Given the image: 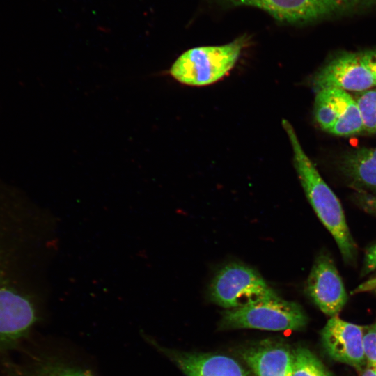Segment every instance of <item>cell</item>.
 I'll return each instance as SVG.
<instances>
[{"label":"cell","instance_id":"obj_8","mask_svg":"<svg viewBox=\"0 0 376 376\" xmlns=\"http://www.w3.org/2000/svg\"><path fill=\"white\" fill-rule=\"evenodd\" d=\"M363 327L331 317L321 331V340L327 354L360 373L366 368L363 345Z\"/></svg>","mask_w":376,"mask_h":376},{"label":"cell","instance_id":"obj_15","mask_svg":"<svg viewBox=\"0 0 376 376\" xmlns=\"http://www.w3.org/2000/svg\"><path fill=\"white\" fill-rule=\"evenodd\" d=\"M363 132V122L356 100L346 91L343 95L341 113L329 133L347 136Z\"/></svg>","mask_w":376,"mask_h":376},{"label":"cell","instance_id":"obj_22","mask_svg":"<svg viewBox=\"0 0 376 376\" xmlns=\"http://www.w3.org/2000/svg\"><path fill=\"white\" fill-rule=\"evenodd\" d=\"M376 288V274L368 279L366 281L358 285L353 291L352 294L372 292Z\"/></svg>","mask_w":376,"mask_h":376},{"label":"cell","instance_id":"obj_5","mask_svg":"<svg viewBox=\"0 0 376 376\" xmlns=\"http://www.w3.org/2000/svg\"><path fill=\"white\" fill-rule=\"evenodd\" d=\"M209 294L214 302L229 309L277 295L257 271L237 263L228 264L217 272Z\"/></svg>","mask_w":376,"mask_h":376},{"label":"cell","instance_id":"obj_6","mask_svg":"<svg viewBox=\"0 0 376 376\" xmlns=\"http://www.w3.org/2000/svg\"><path fill=\"white\" fill-rule=\"evenodd\" d=\"M375 86L372 74L363 63L360 52H343L330 59L313 76L315 92L336 88L363 92Z\"/></svg>","mask_w":376,"mask_h":376},{"label":"cell","instance_id":"obj_24","mask_svg":"<svg viewBox=\"0 0 376 376\" xmlns=\"http://www.w3.org/2000/svg\"><path fill=\"white\" fill-rule=\"evenodd\" d=\"M372 292H373L376 295V288L374 290H373Z\"/></svg>","mask_w":376,"mask_h":376},{"label":"cell","instance_id":"obj_19","mask_svg":"<svg viewBox=\"0 0 376 376\" xmlns=\"http://www.w3.org/2000/svg\"><path fill=\"white\" fill-rule=\"evenodd\" d=\"M356 200L363 210L376 216V195L361 192Z\"/></svg>","mask_w":376,"mask_h":376},{"label":"cell","instance_id":"obj_14","mask_svg":"<svg viewBox=\"0 0 376 376\" xmlns=\"http://www.w3.org/2000/svg\"><path fill=\"white\" fill-rule=\"evenodd\" d=\"M7 376H93L88 370L65 366L52 362L6 363Z\"/></svg>","mask_w":376,"mask_h":376},{"label":"cell","instance_id":"obj_16","mask_svg":"<svg viewBox=\"0 0 376 376\" xmlns=\"http://www.w3.org/2000/svg\"><path fill=\"white\" fill-rule=\"evenodd\" d=\"M291 376H332V375L309 350L297 347L292 352Z\"/></svg>","mask_w":376,"mask_h":376},{"label":"cell","instance_id":"obj_3","mask_svg":"<svg viewBox=\"0 0 376 376\" xmlns=\"http://www.w3.org/2000/svg\"><path fill=\"white\" fill-rule=\"evenodd\" d=\"M246 42V37L241 36L222 45L191 48L175 61L170 75L178 82L188 86L213 84L235 66Z\"/></svg>","mask_w":376,"mask_h":376},{"label":"cell","instance_id":"obj_21","mask_svg":"<svg viewBox=\"0 0 376 376\" xmlns=\"http://www.w3.org/2000/svg\"><path fill=\"white\" fill-rule=\"evenodd\" d=\"M376 270V243L369 247L364 258L363 274L366 275Z\"/></svg>","mask_w":376,"mask_h":376},{"label":"cell","instance_id":"obj_4","mask_svg":"<svg viewBox=\"0 0 376 376\" xmlns=\"http://www.w3.org/2000/svg\"><path fill=\"white\" fill-rule=\"evenodd\" d=\"M307 316L297 303L278 295L226 311L223 322L231 328L268 331L299 330L306 326Z\"/></svg>","mask_w":376,"mask_h":376},{"label":"cell","instance_id":"obj_7","mask_svg":"<svg viewBox=\"0 0 376 376\" xmlns=\"http://www.w3.org/2000/svg\"><path fill=\"white\" fill-rule=\"evenodd\" d=\"M306 292L324 314L337 316L347 301V295L332 258L320 254L311 269Z\"/></svg>","mask_w":376,"mask_h":376},{"label":"cell","instance_id":"obj_12","mask_svg":"<svg viewBox=\"0 0 376 376\" xmlns=\"http://www.w3.org/2000/svg\"><path fill=\"white\" fill-rule=\"evenodd\" d=\"M339 166L344 175L354 184L376 191V147L348 151L340 158Z\"/></svg>","mask_w":376,"mask_h":376},{"label":"cell","instance_id":"obj_1","mask_svg":"<svg viewBox=\"0 0 376 376\" xmlns=\"http://www.w3.org/2000/svg\"><path fill=\"white\" fill-rule=\"evenodd\" d=\"M36 218L19 189L0 182V351L19 343L38 317L32 280Z\"/></svg>","mask_w":376,"mask_h":376},{"label":"cell","instance_id":"obj_11","mask_svg":"<svg viewBox=\"0 0 376 376\" xmlns=\"http://www.w3.org/2000/svg\"><path fill=\"white\" fill-rule=\"evenodd\" d=\"M244 359L256 376H291L292 352L281 346L250 350Z\"/></svg>","mask_w":376,"mask_h":376},{"label":"cell","instance_id":"obj_17","mask_svg":"<svg viewBox=\"0 0 376 376\" xmlns=\"http://www.w3.org/2000/svg\"><path fill=\"white\" fill-rule=\"evenodd\" d=\"M355 100L362 118L363 131L376 134V88L362 92Z\"/></svg>","mask_w":376,"mask_h":376},{"label":"cell","instance_id":"obj_20","mask_svg":"<svg viewBox=\"0 0 376 376\" xmlns=\"http://www.w3.org/2000/svg\"><path fill=\"white\" fill-rule=\"evenodd\" d=\"M360 55L363 63L372 74L376 86V49L360 52Z\"/></svg>","mask_w":376,"mask_h":376},{"label":"cell","instance_id":"obj_23","mask_svg":"<svg viewBox=\"0 0 376 376\" xmlns=\"http://www.w3.org/2000/svg\"><path fill=\"white\" fill-rule=\"evenodd\" d=\"M361 376H376V369L366 367L361 372Z\"/></svg>","mask_w":376,"mask_h":376},{"label":"cell","instance_id":"obj_9","mask_svg":"<svg viewBox=\"0 0 376 376\" xmlns=\"http://www.w3.org/2000/svg\"><path fill=\"white\" fill-rule=\"evenodd\" d=\"M235 6L261 9L276 19L292 24L327 20L336 0H224Z\"/></svg>","mask_w":376,"mask_h":376},{"label":"cell","instance_id":"obj_2","mask_svg":"<svg viewBox=\"0 0 376 376\" xmlns=\"http://www.w3.org/2000/svg\"><path fill=\"white\" fill-rule=\"evenodd\" d=\"M282 125L292 146L295 170L310 204L334 238L344 260L354 261L357 246L338 198L303 150L292 125L287 120H283Z\"/></svg>","mask_w":376,"mask_h":376},{"label":"cell","instance_id":"obj_10","mask_svg":"<svg viewBox=\"0 0 376 376\" xmlns=\"http://www.w3.org/2000/svg\"><path fill=\"white\" fill-rule=\"evenodd\" d=\"M175 359L187 376H250L237 361L224 355L182 354Z\"/></svg>","mask_w":376,"mask_h":376},{"label":"cell","instance_id":"obj_18","mask_svg":"<svg viewBox=\"0 0 376 376\" xmlns=\"http://www.w3.org/2000/svg\"><path fill=\"white\" fill-rule=\"evenodd\" d=\"M363 345L366 367L376 369V323L363 327Z\"/></svg>","mask_w":376,"mask_h":376},{"label":"cell","instance_id":"obj_13","mask_svg":"<svg viewBox=\"0 0 376 376\" xmlns=\"http://www.w3.org/2000/svg\"><path fill=\"white\" fill-rule=\"evenodd\" d=\"M344 91L329 88L315 92V120L320 127L327 132L334 125L341 113Z\"/></svg>","mask_w":376,"mask_h":376}]
</instances>
